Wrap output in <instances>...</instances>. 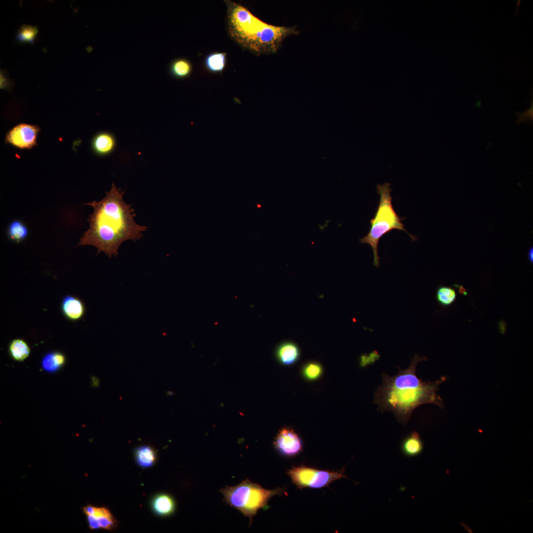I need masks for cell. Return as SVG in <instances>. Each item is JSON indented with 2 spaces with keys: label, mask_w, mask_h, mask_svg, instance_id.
<instances>
[{
  "label": "cell",
  "mask_w": 533,
  "mask_h": 533,
  "mask_svg": "<svg viewBox=\"0 0 533 533\" xmlns=\"http://www.w3.org/2000/svg\"><path fill=\"white\" fill-rule=\"evenodd\" d=\"M136 456L138 463L143 467L152 466L155 459L154 451L148 446H142L137 448Z\"/></svg>",
  "instance_id": "obj_21"
},
{
  "label": "cell",
  "mask_w": 533,
  "mask_h": 533,
  "mask_svg": "<svg viewBox=\"0 0 533 533\" xmlns=\"http://www.w3.org/2000/svg\"><path fill=\"white\" fill-rule=\"evenodd\" d=\"M66 357L61 352H50L43 357L41 365L43 369L48 372H54L61 368L65 363Z\"/></svg>",
  "instance_id": "obj_17"
},
{
  "label": "cell",
  "mask_w": 533,
  "mask_h": 533,
  "mask_svg": "<svg viewBox=\"0 0 533 533\" xmlns=\"http://www.w3.org/2000/svg\"><path fill=\"white\" fill-rule=\"evenodd\" d=\"M528 258L530 262L533 264V247L530 248L528 252Z\"/></svg>",
  "instance_id": "obj_27"
},
{
  "label": "cell",
  "mask_w": 533,
  "mask_h": 533,
  "mask_svg": "<svg viewBox=\"0 0 533 533\" xmlns=\"http://www.w3.org/2000/svg\"><path fill=\"white\" fill-rule=\"evenodd\" d=\"M457 294L455 289L450 286H442L438 288L436 293V299L442 306L447 307L452 305L456 300Z\"/></svg>",
  "instance_id": "obj_23"
},
{
  "label": "cell",
  "mask_w": 533,
  "mask_h": 533,
  "mask_svg": "<svg viewBox=\"0 0 533 533\" xmlns=\"http://www.w3.org/2000/svg\"><path fill=\"white\" fill-rule=\"evenodd\" d=\"M38 33L37 27L24 24L17 31L15 38L20 43H30L33 45Z\"/></svg>",
  "instance_id": "obj_22"
},
{
  "label": "cell",
  "mask_w": 533,
  "mask_h": 533,
  "mask_svg": "<svg viewBox=\"0 0 533 533\" xmlns=\"http://www.w3.org/2000/svg\"><path fill=\"white\" fill-rule=\"evenodd\" d=\"M85 515L91 514L94 516L100 528L106 530L113 529L116 525V521L110 511L105 507H97L87 505L82 508Z\"/></svg>",
  "instance_id": "obj_11"
},
{
  "label": "cell",
  "mask_w": 533,
  "mask_h": 533,
  "mask_svg": "<svg viewBox=\"0 0 533 533\" xmlns=\"http://www.w3.org/2000/svg\"><path fill=\"white\" fill-rule=\"evenodd\" d=\"M225 2L229 37L252 53L259 55L274 53L286 37L296 33L293 28L274 26L262 21L238 3L229 0Z\"/></svg>",
  "instance_id": "obj_3"
},
{
  "label": "cell",
  "mask_w": 533,
  "mask_h": 533,
  "mask_svg": "<svg viewBox=\"0 0 533 533\" xmlns=\"http://www.w3.org/2000/svg\"><path fill=\"white\" fill-rule=\"evenodd\" d=\"M8 351L10 356L14 360L23 361L29 356L30 348L24 340L21 339H15L10 342Z\"/></svg>",
  "instance_id": "obj_15"
},
{
  "label": "cell",
  "mask_w": 533,
  "mask_h": 533,
  "mask_svg": "<svg viewBox=\"0 0 533 533\" xmlns=\"http://www.w3.org/2000/svg\"><path fill=\"white\" fill-rule=\"evenodd\" d=\"M13 81L5 71L1 69L0 72V86L1 89L8 90L12 85Z\"/></svg>",
  "instance_id": "obj_26"
},
{
  "label": "cell",
  "mask_w": 533,
  "mask_h": 533,
  "mask_svg": "<svg viewBox=\"0 0 533 533\" xmlns=\"http://www.w3.org/2000/svg\"><path fill=\"white\" fill-rule=\"evenodd\" d=\"M323 369L322 365L316 361H309L305 363L301 369L304 378L308 381H314L322 376Z\"/></svg>",
  "instance_id": "obj_20"
},
{
  "label": "cell",
  "mask_w": 533,
  "mask_h": 533,
  "mask_svg": "<svg viewBox=\"0 0 533 533\" xmlns=\"http://www.w3.org/2000/svg\"><path fill=\"white\" fill-rule=\"evenodd\" d=\"M39 131L37 125L21 123L7 133L5 141L21 149H31L37 144V137Z\"/></svg>",
  "instance_id": "obj_8"
},
{
  "label": "cell",
  "mask_w": 533,
  "mask_h": 533,
  "mask_svg": "<svg viewBox=\"0 0 533 533\" xmlns=\"http://www.w3.org/2000/svg\"><path fill=\"white\" fill-rule=\"evenodd\" d=\"M227 64V53L223 52H213L208 55L204 58V65L205 69L209 72L214 74H222Z\"/></svg>",
  "instance_id": "obj_14"
},
{
  "label": "cell",
  "mask_w": 533,
  "mask_h": 533,
  "mask_svg": "<svg viewBox=\"0 0 533 533\" xmlns=\"http://www.w3.org/2000/svg\"><path fill=\"white\" fill-rule=\"evenodd\" d=\"M28 230L26 226L20 220H14L9 225L7 235L9 239L16 242L23 241L27 236Z\"/></svg>",
  "instance_id": "obj_19"
},
{
  "label": "cell",
  "mask_w": 533,
  "mask_h": 533,
  "mask_svg": "<svg viewBox=\"0 0 533 533\" xmlns=\"http://www.w3.org/2000/svg\"><path fill=\"white\" fill-rule=\"evenodd\" d=\"M427 360L426 357L416 354L407 368L402 370L398 367L396 376L382 374V383L374 393L373 403L378 406V410L391 412L399 422L406 424L414 410L420 405L433 404L444 408L443 399L437 391L447 377L442 376L430 382L422 381L416 375L418 364Z\"/></svg>",
  "instance_id": "obj_2"
},
{
  "label": "cell",
  "mask_w": 533,
  "mask_h": 533,
  "mask_svg": "<svg viewBox=\"0 0 533 533\" xmlns=\"http://www.w3.org/2000/svg\"><path fill=\"white\" fill-rule=\"evenodd\" d=\"M457 287H458V292L460 294H462L463 295H464V296L467 295V292L465 288L462 285H459L458 286L457 285Z\"/></svg>",
  "instance_id": "obj_28"
},
{
  "label": "cell",
  "mask_w": 533,
  "mask_h": 533,
  "mask_svg": "<svg viewBox=\"0 0 533 533\" xmlns=\"http://www.w3.org/2000/svg\"><path fill=\"white\" fill-rule=\"evenodd\" d=\"M61 310L64 317L72 322L80 320L85 313V306L83 301L76 297L69 295L63 298Z\"/></svg>",
  "instance_id": "obj_9"
},
{
  "label": "cell",
  "mask_w": 533,
  "mask_h": 533,
  "mask_svg": "<svg viewBox=\"0 0 533 533\" xmlns=\"http://www.w3.org/2000/svg\"><path fill=\"white\" fill-rule=\"evenodd\" d=\"M274 448L281 455L293 457L303 450V442L300 436L289 427L281 428L273 442Z\"/></svg>",
  "instance_id": "obj_7"
},
{
  "label": "cell",
  "mask_w": 533,
  "mask_h": 533,
  "mask_svg": "<svg viewBox=\"0 0 533 533\" xmlns=\"http://www.w3.org/2000/svg\"><path fill=\"white\" fill-rule=\"evenodd\" d=\"M380 355L376 351H373L369 354H363L359 359V365L361 367H364L369 365L373 364L377 360H378Z\"/></svg>",
  "instance_id": "obj_24"
},
{
  "label": "cell",
  "mask_w": 533,
  "mask_h": 533,
  "mask_svg": "<svg viewBox=\"0 0 533 533\" xmlns=\"http://www.w3.org/2000/svg\"><path fill=\"white\" fill-rule=\"evenodd\" d=\"M423 449V442L419 434L416 431L411 432L402 440L401 450L408 457H414L419 455Z\"/></svg>",
  "instance_id": "obj_12"
},
{
  "label": "cell",
  "mask_w": 533,
  "mask_h": 533,
  "mask_svg": "<svg viewBox=\"0 0 533 533\" xmlns=\"http://www.w3.org/2000/svg\"><path fill=\"white\" fill-rule=\"evenodd\" d=\"M292 482L300 489H321L343 478H347L345 469L339 471L319 470L303 465L293 466L287 472Z\"/></svg>",
  "instance_id": "obj_6"
},
{
  "label": "cell",
  "mask_w": 533,
  "mask_h": 533,
  "mask_svg": "<svg viewBox=\"0 0 533 533\" xmlns=\"http://www.w3.org/2000/svg\"><path fill=\"white\" fill-rule=\"evenodd\" d=\"M153 510L160 515H168L175 509V503L172 498L167 495H160L155 496L152 501Z\"/></svg>",
  "instance_id": "obj_16"
},
{
  "label": "cell",
  "mask_w": 533,
  "mask_h": 533,
  "mask_svg": "<svg viewBox=\"0 0 533 533\" xmlns=\"http://www.w3.org/2000/svg\"><path fill=\"white\" fill-rule=\"evenodd\" d=\"M301 352L298 345L292 341H284L279 343L275 350L277 361L284 366H291L300 359Z\"/></svg>",
  "instance_id": "obj_10"
},
{
  "label": "cell",
  "mask_w": 533,
  "mask_h": 533,
  "mask_svg": "<svg viewBox=\"0 0 533 533\" xmlns=\"http://www.w3.org/2000/svg\"><path fill=\"white\" fill-rule=\"evenodd\" d=\"M220 492L224 495V501L248 517L250 524L258 510L267 507L271 498L275 495H287L284 489L267 490L249 479L235 486H226Z\"/></svg>",
  "instance_id": "obj_5"
},
{
  "label": "cell",
  "mask_w": 533,
  "mask_h": 533,
  "mask_svg": "<svg viewBox=\"0 0 533 533\" xmlns=\"http://www.w3.org/2000/svg\"><path fill=\"white\" fill-rule=\"evenodd\" d=\"M377 189L380 195L379 203L374 218L370 220L371 227L369 232L359 240L360 243L368 244L371 246L374 256L373 265L378 267L380 257L378 246L380 239L385 234L393 229H397L408 233L413 241L417 238L404 228V224L402 222L404 218L397 215L393 207L390 184L386 182L382 185H378Z\"/></svg>",
  "instance_id": "obj_4"
},
{
  "label": "cell",
  "mask_w": 533,
  "mask_h": 533,
  "mask_svg": "<svg viewBox=\"0 0 533 533\" xmlns=\"http://www.w3.org/2000/svg\"><path fill=\"white\" fill-rule=\"evenodd\" d=\"M517 115V119L516 120L517 124H520L523 122L530 121L531 122L533 121V101L532 102V105L530 108L526 110L523 113H516Z\"/></svg>",
  "instance_id": "obj_25"
},
{
  "label": "cell",
  "mask_w": 533,
  "mask_h": 533,
  "mask_svg": "<svg viewBox=\"0 0 533 533\" xmlns=\"http://www.w3.org/2000/svg\"><path fill=\"white\" fill-rule=\"evenodd\" d=\"M124 193L113 183L104 198L85 204L91 206L93 212L89 216V228L80 238L78 245L93 246L98 254L102 252L111 258L118 255L123 242L140 239L147 227L135 222V210L124 201Z\"/></svg>",
  "instance_id": "obj_1"
},
{
  "label": "cell",
  "mask_w": 533,
  "mask_h": 533,
  "mask_svg": "<svg viewBox=\"0 0 533 533\" xmlns=\"http://www.w3.org/2000/svg\"><path fill=\"white\" fill-rule=\"evenodd\" d=\"M115 146V140L113 136L107 132L97 134L93 139L92 147L97 154L105 155L111 152Z\"/></svg>",
  "instance_id": "obj_13"
},
{
  "label": "cell",
  "mask_w": 533,
  "mask_h": 533,
  "mask_svg": "<svg viewBox=\"0 0 533 533\" xmlns=\"http://www.w3.org/2000/svg\"><path fill=\"white\" fill-rule=\"evenodd\" d=\"M192 69L190 62L184 58L176 59L172 62L170 66L171 74L178 78H184L189 76Z\"/></svg>",
  "instance_id": "obj_18"
}]
</instances>
